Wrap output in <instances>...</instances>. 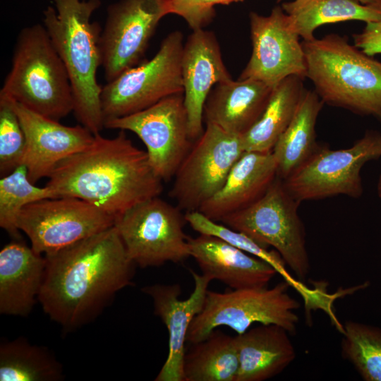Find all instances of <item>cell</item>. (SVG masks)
<instances>
[{
  "label": "cell",
  "instance_id": "9a60e30c",
  "mask_svg": "<svg viewBox=\"0 0 381 381\" xmlns=\"http://www.w3.org/2000/svg\"><path fill=\"white\" fill-rule=\"evenodd\" d=\"M252 52L238 79L252 78L274 87L291 75L307 78V64L300 36L281 6L267 16L249 15Z\"/></svg>",
  "mask_w": 381,
  "mask_h": 381
},
{
  "label": "cell",
  "instance_id": "836d02e7",
  "mask_svg": "<svg viewBox=\"0 0 381 381\" xmlns=\"http://www.w3.org/2000/svg\"><path fill=\"white\" fill-rule=\"evenodd\" d=\"M353 38L354 45L367 55L381 54V21L367 23L362 32Z\"/></svg>",
  "mask_w": 381,
  "mask_h": 381
},
{
  "label": "cell",
  "instance_id": "2e32d148",
  "mask_svg": "<svg viewBox=\"0 0 381 381\" xmlns=\"http://www.w3.org/2000/svg\"><path fill=\"white\" fill-rule=\"evenodd\" d=\"M25 137L21 164L35 183L49 178L64 159L88 147L95 135L82 125L64 126L13 100Z\"/></svg>",
  "mask_w": 381,
  "mask_h": 381
},
{
  "label": "cell",
  "instance_id": "8fae6325",
  "mask_svg": "<svg viewBox=\"0 0 381 381\" xmlns=\"http://www.w3.org/2000/svg\"><path fill=\"white\" fill-rule=\"evenodd\" d=\"M244 152L241 135L206 123L174 176L169 194L176 206L186 212L198 211L222 188Z\"/></svg>",
  "mask_w": 381,
  "mask_h": 381
},
{
  "label": "cell",
  "instance_id": "d6986e66",
  "mask_svg": "<svg viewBox=\"0 0 381 381\" xmlns=\"http://www.w3.org/2000/svg\"><path fill=\"white\" fill-rule=\"evenodd\" d=\"M188 241L202 274L233 289L266 286L278 273L268 262L218 237L200 234Z\"/></svg>",
  "mask_w": 381,
  "mask_h": 381
},
{
  "label": "cell",
  "instance_id": "603a6c76",
  "mask_svg": "<svg viewBox=\"0 0 381 381\" xmlns=\"http://www.w3.org/2000/svg\"><path fill=\"white\" fill-rule=\"evenodd\" d=\"M289 335L281 326L260 324L235 336L236 381H264L281 373L296 358Z\"/></svg>",
  "mask_w": 381,
  "mask_h": 381
},
{
  "label": "cell",
  "instance_id": "ffe728a7",
  "mask_svg": "<svg viewBox=\"0 0 381 381\" xmlns=\"http://www.w3.org/2000/svg\"><path fill=\"white\" fill-rule=\"evenodd\" d=\"M277 176L278 166L272 151H246L231 169L222 188L198 211L219 222L258 200Z\"/></svg>",
  "mask_w": 381,
  "mask_h": 381
},
{
  "label": "cell",
  "instance_id": "7402d4cb",
  "mask_svg": "<svg viewBox=\"0 0 381 381\" xmlns=\"http://www.w3.org/2000/svg\"><path fill=\"white\" fill-rule=\"evenodd\" d=\"M273 88L252 78L218 83L206 99L203 119L229 133L243 135L262 115Z\"/></svg>",
  "mask_w": 381,
  "mask_h": 381
},
{
  "label": "cell",
  "instance_id": "ac0fdd59",
  "mask_svg": "<svg viewBox=\"0 0 381 381\" xmlns=\"http://www.w3.org/2000/svg\"><path fill=\"white\" fill-rule=\"evenodd\" d=\"M183 102L190 139L203 133V111L209 93L217 84L231 80L213 32L193 30L183 45L181 61Z\"/></svg>",
  "mask_w": 381,
  "mask_h": 381
},
{
  "label": "cell",
  "instance_id": "6da1fadb",
  "mask_svg": "<svg viewBox=\"0 0 381 381\" xmlns=\"http://www.w3.org/2000/svg\"><path fill=\"white\" fill-rule=\"evenodd\" d=\"M44 256L38 301L66 331L94 320L134 276L135 264L114 225Z\"/></svg>",
  "mask_w": 381,
  "mask_h": 381
},
{
  "label": "cell",
  "instance_id": "ba28073f",
  "mask_svg": "<svg viewBox=\"0 0 381 381\" xmlns=\"http://www.w3.org/2000/svg\"><path fill=\"white\" fill-rule=\"evenodd\" d=\"M180 31L169 33L150 60L126 71L102 87L104 123L145 109L161 99L183 93Z\"/></svg>",
  "mask_w": 381,
  "mask_h": 381
},
{
  "label": "cell",
  "instance_id": "9c48e42d",
  "mask_svg": "<svg viewBox=\"0 0 381 381\" xmlns=\"http://www.w3.org/2000/svg\"><path fill=\"white\" fill-rule=\"evenodd\" d=\"M181 210L159 196L143 201L115 219L131 260L142 268L180 262L190 257Z\"/></svg>",
  "mask_w": 381,
  "mask_h": 381
},
{
  "label": "cell",
  "instance_id": "d6a6232c",
  "mask_svg": "<svg viewBox=\"0 0 381 381\" xmlns=\"http://www.w3.org/2000/svg\"><path fill=\"white\" fill-rule=\"evenodd\" d=\"M172 13L183 18L193 30L202 29L214 16V10L203 7L199 0H171Z\"/></svg>",
  "mask_w": 381,
  "mask_h": 381
},
{
  "label": "cell",
  "instance_id": "4fadbf2b",
  "mask_svg": "<svg viewBox=\"0 0 381 381\" xmlns=\"http://www.w3.org/2000/svg\"><path fill=\"white\" fill-rule=\"evenodd\" d=\"M104 127L134 133L146 146L152 167L171 180L191 149L183 93L167 97L140 111L107 120Z\"/></svg>",
  "mask_w": 381,
  "mask_h": 381
},
{
  "label": "cell",
  "instance_id": "277c9868",
  "mask_svg": "<svg viewBox=\"0 0 381 381\" xmlns=\"http://www.w3.org/2000/svg\"><path fill=\"white\" fill-rule=\"evenodd\" d=\"M302 45L307 78L324 103L381 121V62L337 34Z\"/></svg>",
  "mask_w": 381,
  "mask_h": 381
},
{
  "label": "cell",
  "instance_id": "484cf974",
  "mask_svg": "<svg viewBox=\"0 0 381 381\" xmlns=\"http://www.w3.org/2000/svg\"><path fill=\"white\" fill-rule=\"evenodd\" d=\"M291 25L304 41L315 38L314 31L325 24L348 20L380 22L381 9L354 0H294L281 5Z\"/></svg>",
  "mask_w": 381,
  "mask_h": 381
},
{
  "label": "cell",
  "instance_id": "cb8c5ba5",
  "mask_svg": "<svg viewBox=\"0 0 381 381\" xmlns=\"http://www.w3.org/2000/svg\"><path fill=\"white\" fill-rule=\"evenodd\" d=\"M323 104L315 90L306 89L290 123L272 149L280 179L289 176L319 147L315 125Z\"/></svg>",
  "mask_w": 381,
  "mask_h": 381
},
{
  "label": "cell",
  "instance_id": "30bf717a",
  "mask_svg": "<svg viewBox=\"0 0 381 381\" xmlns=\"http://www.w3.org/2000/svg\"><path fill=\"white\" fill-rule=\"evenodd\" d=\"M380 157L381 133L368 131L346 149L319 146L306 162L282 179L283 184L299 203L336 195L358 198L363 193V166Z\"/></svg>",
  "mask_w": 381,
  "mask_h": 381
},
{
  "label": "cell",
  "instance_id": "4316f807",
  "mask_svg": "<svg viewBox=\"0 0 381 381\" xmlns=\"http://www.w3.org/2000/svg\"><path fill=\"white\" fill-rule=\"evenodd\" d=\"M186 350L184 381H236L239 362L235 337L214 329Z\"/></svg>",
  "mask_w": 381,
  "mask_h": 381
},
{
  "label": "cell",
  "instance_id": "e575fe53",
  "mask_svg": "<svg viewBox=\"0 0 381 381\" xmlns=\"http://www.w3.org/2000/svg\"><path fill=\"white\" fill-rule=\"evenodd\" d=\"M200 4L210 10H214V6L216 4H229L234 2L243 1L244 0H199Z\"/></svg>",
  "mask_w": 381,
  "mask_h": 381
},
{
  "label": "cell",
  "instance_id": "5b68a950",
  "mask_svg": "<svg viewBox=\"0 0 381 381\" xmlns=\"http://www.w3.org/2000/svg\"><path fill=\"white\" fill-rule=\"evenodd\" d=\"M0 95L59 121L73 111L68 74L44 25L20 31Z\"/></svg>",
  "mask_w": 381,
  "mask_h": 381
},
{
  "label": "cell",
  "instance_id": "e0dca14e",
  "mask_svg": "<svg viewBox=\"0 0 381 381\" xmlns=\"http://www.w3.org/2000/svg\"><path fill=\"white\" fill-rule=\"evenodd\" d=\"M194 289L188 298H180L179 284H155L142 288L153 303L154 313L165 325L169 332V351L155 381H184L183 373L185 344L190 325L202 310L211 280L190 270Z\"/></svg>",
  "mask_w": 381,
  "mask_h": 381
},
{
  "label": "cell",
  "instance_id": "3957f363",
  "mask_svg": "<svg viewBox=\"0 0 381 381\" xmlns=\"http://www.w3.org/2000/svg\"><path fill=\"white\" fill-rule=\"evenodd\" d=\"M43 12V25L61 59L72 87L78 121L94 135L104 127L102 87L97 71L102 66L101 28L91 22L100 0H52Z\"/></svg>",
  "mask_w": 381,
  "mask_h": 381
},
{
  "label": "cell",
  "instance_id": "7c38bea8",
  "mask_svg": "<svg viewBox=\"0 0 381 381\" xmlns=\"http://www.w3.org/2000/svg\"><path fill=\"white\" fill-rule=\"evenodd\" d=\"M115 218L97 206L73 197L40 200L26 205L18 226L44 255L56 252L114 225Z\"/></svg>",
  "mask_w": 381,
  "mask_h": 381
},
{
  "label": "cell",
  "instance_id": "8992f818",
  "mask_svg": "<svg viewBox=\"0 0 381 381\" xmlns=\"http://www.w3.org/2000/svg\"><path fill=\"white\" fill-rule=\"evenodd\" d=\"M289 286L286 280L271 288L252 287L222 293L207 291L202 310L190 325L186 341L193 344L203 340L221 326L242 334L254 323L277 325L294 334L299 321L295 310L300 303L288 293Z\"/></svg>",
  "mask_w": 381,
  "mask_h": 381
},
{
  "label": "cell",
  "instance_id": "7a4b0ae2",
  "mask_svg": "<svg viewBox=\"0 0 381 381\" xmlns=\"http://www.w3.org/2000/svg\"><path fill=\"white\" fill-rule=\"evenodd\" d=\"M162 182L147 152L135 146L121 130L112 138L95 135L88 147L56 166L46 186L56 198L83 200L116 219L135 205L159 196Z\"/></svg>",
  "mask_w": 381,
  "mask_h": 381
},
{
  "label": "cell",
  "instance_id": "1f68e13d",
  "mask_svg": "<svg viewBox=\"0 0 381 381\" xmlns=\"http://www.w3.org/2000/svg\"><path fill=\"white\" fill-rule=\"evenodd\" d=\"M25 137L13 100L0 95V174L4 176L18 166L25 150Z\"/></svg>",
  "mask_w": 381,
  "mask_h": 381
},
{
  "label": "cell",
  "instance_id": "d4e9b609",
  "mask_svg": "<svg viewBox=\"0 0 381 381\" xmlns=\"http://www.w3.org/2000/svg\"><path fill=\"white\" fill-rule=\"evenodd\" d=\"M303 78L291 75L272 90L259 119L241 135L245 151H272L278 139L290 123L306 90Z\"/></svg>",
  "mask_w": 381,
  "mask_h": 381
},
{
  "label": "cell",
  "instance_id": "4dcf8cb0",
  "mask_svg": "<svg viewBox=\"0 0 381 381\" xmlns=\"http://www.w3.org/2000/svg\"><path fill=\"white\" fill-rule=\"evenodd\" d=\"M185 219L194 231L199 234L218 237L236 248L265 260L287 280L286 264L275 250H269L246 234L232 229L222 223L213 221L199 211L186 212Z\"/></svg>",
  "mask_w": 381,
  "mask_h": 381
},
{
  "label": "cell",
  "instance_id": "d590c367",
  "mask_svg": "<svg viewBox=\"0 0 381 381\" xmlns=\"http://www.w3.org/2000/svg\"><path fill=\"white\" fill-rule=\"evenodd\" d=\"M358 3L368 6L381 9V0H354Z\"/></svg>",
  "mask_w": 381,
  "mask_h": 381
},
{
  "label": "cell",
  "instance_id": "83f0119b",
  "mask_svg": "<svg viewBox=\"0 0 381 381\" xmlns=\"http://www.w3.org/2000/svg\"><path fill=\"white\" fill-rule=\"evenodd\" d=\"M63 377L61 364L47 348L22 337L1 344V381H59Z\"/></svg>",
  "mask_w": 381,
  "mask_h": 381
},
{
  "label": "cell",
  "instance_id": "f546056e",
  "mask_svg": "<svg viewBox=\"0 0 381 381\" xmlns=\"http://www.w3.org/2000/svg\"><path fill=\"white\" fill-rule=\"evenodd\" d=\"M341 355L366 381H381V329L349 320L344 328Z\"/></svg>",
  "mask_w": 381,
  "mask_h": 381
},
{
  "label": "cell",
  "instance_id": "f1b7e54d",
  "mask_svg": "<svg viewBox=\"0 0 381 381\" xmlns=\"http://www.w3.org/2000/svg\"><path fill=\"white\" fill-rule=\"evenodd\" d=\"M47 187H37L28 178L24 165L0 179V226L15 240H20L18 219L22 210L34 202L55 198Z\"/></svg>",
  "mask_w": 381,
  "mask_h": 381
},
{
  "label": "cell",
  "instance_id": "44dd1931",
  "mask_svg": "<svg viewBox=\"0 0 381 381\" xmlns=\"http://www.w3.org/2000/svg\"><path fill=\"white\" fill-rule=\"evenodd\" d=\"M46 267L44 256L20 240L0 251V313L26 317L38 301Z\"/></svg>",
  "mask_w": 381,
  "mask_h": 381
},
{
  "label": "cell",
  "instance_id": "74e56055",
  "mask_svg": "<svg viewBox=\"0 0 381 381\" xmlns=\"http://www.w3.org/2000/svg\"><path fill=\"white\" fill-rule=\"evenodd\" d=\"M278 1H281V0H278Z\"/></svg>",
  "mask_w": 381,
  "mask_h": 381
},
{
  "label": "cell",
  "instance_id": "5bb4252c",
  "mask_svg": "<svg viewBox=\"0 0 381 381\" xmlns=\"http://www.w3.org/2000/svg\"><path fill=\"white\" fill-rule=\"evenodd\" d=\"M169 13L171 0H120L108 6L100 36L107 83L143 61L159 22Z\"/></svg>",
  "mask_w": 381,
  "mask_h": 381
},
{
  "label": "cell",
  "instance_id": "52a82bcc",
  "mask_svg": "<svg viewBox=\"0 0 381 381\" xmlns=\"http://www.w3.org/2000/svg\"><path fill=\"white\" fill-rule=\"evenodd\" d=\"M298 205L277 176L258 200L219 222L246 234L265 248L272 247L302 280L308 274L310 265Z\"/></svg>",
  "mask_w": 381,
  "mask_h": 381
},
{
  "label": "cell",
  "instance_id": "8d00e7d4",
  "mask_svg": "<svg viewBox=\"0 0 381 381\" xmlns=\"http://www.w3.org/2000/svg\"><path fill=\"white\" fill-rule=\"evenodd\" d=\"M377 193L380 198L381 199V174L379 177L378 182H377Z\"/></svg>",
  "mask_w": 381,
  "mask_h": 381
}]
</instances>
